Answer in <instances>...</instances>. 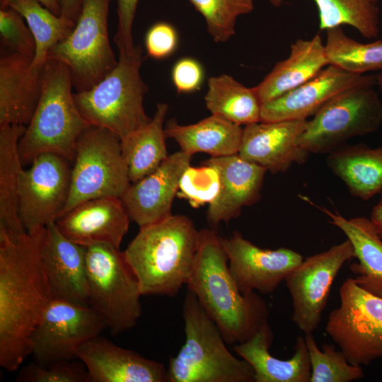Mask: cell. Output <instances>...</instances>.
<instances>
[{
	"label": "cell",
	"instance_id": "1",
	"mask_svg": "<svg viewBox=\"0 0 382 382\" xmlns=\"http://www.w3.org/2000/svg\"><path fill=\"white\" fill-rule=\"evenodd\" d=\"M45 228L0 238V365L18 369L52 299L41 247Z\"/></svg>",
	"mask_w": 382,
	"mask_h": 382
},
{
	"label": "cell",
	"instance_id": "2",
	"mask_svg": "<svg viewBox=\"0 0 382 382\" xmlns=\"http://www.w3.org/2000/svg\"><path fill=\"white\" fill-rule=\"evenodd\" d=\"M221 236L213 229L200 231V243L187 283L226 342L236 345L253 337L268 323L265 301L255 291L242 293L228 268Z\"/></svg>",
	"mask_w": 382,
	"mask_h": 382
},
{
	"label": "cell",
	"instance_id": "3",
	"mask_svg": "<svg viewBox=\"0 0 382 382\" xmlns=\"http://www.w3.org/2000/svg\"><path fill=\"white\" fill-rule=\"evenodd\" d=\"M199 243L200 231L185 215L140 227L123 254L141 295L175 296L187 283Z\"/></svg>",
	"mask_w": 382,
	"mask_h": 382
},
{
	"label": "cell",
	"instance_id": "4",
	"mask_svg": "<svg viewBox=\"0 0 382 382\" xmlns=\"http://www.w3.org/2000/svg\"><path fill=\"white\" fill-rule=\"evenodd\" d=\"M73 86L67 66L56 60L45 62L38 104L18 141L23 166L44 153H54L74 162L77 141L91 125L76 105Z\"/></svg>",
	"mask_w": 382,
	"mask_h": 382
},
{
	"label": "cell",
	"instance_id": "5",
	"mask_svg": "<svg viewBox=\"0 0 382 382\" xmlns=\"http://www.w3.org/2000/svg\"><path fill=\"white\" fill-rule=\"evenodd\" d=\"M183 316L185 341L170 358L168 382H255L252 366L231 353L220 329L189 290Z\"/></svg>",
	"mask_w": 382,
	"mask_h": 382
},
{
	"label": "cell",
	"instance_id": "6",
	"mask_svg": "<svg viewBox=\"0 0 382 382\" xmlns=\"http://www.w3.org/2000/svg\"><path fill=\"white\" fill-rule=\"evenodd\" d=\"M143 50L119 54L115 68L92 88L74 93L76 105L91 125L105 128L122 139L148 125L144 108L148 86L140 74Z\"/></svg>",
	"mask_w": 382,
	"mask_h": 382
},
{
	"label": "cell",
	"instance_id": "7",
	"mask_svg": "<svg viewBox=\"0 0 382 382\" xmlns=\"http://www.w3.org/2000/svg\"><path fill=\"white\" fill-rule=\"evenodd\" d=\"M89 306L117 335L137 323L141 316L138 281L120 248L97 243L87 247Z\"/></svg>",
	"mask_w": 382,
	"mask_h": 382
},
{
	"label": "cell",
	"instance_id": "8",
	"mask_svg": "<svg viewBox=\"0 0 382 382\" xmlns=\"http://www.w3.org/2000/svg\"><path fill=\"white\" fill-rule=\"evenodd\" d=\"M130 185L120 137L105 128L90 125L76 143L69 195L60 217L89 199L121 198Z\"/></svg>",
	"mask_w": 382,
	"mask_h": 382
},
{
	"label": "cell",
	"instance_id": "9",
	"mask_svg": "<svg viewBox=\"0 0 382 382\" xmlns=\"http://www.w3.org/2000/svg\"><path fill=\"white\" fill-rule=\"evenodd\" d=\"M376 84L341 92L308 120L299 144L308 154H329L348 139L378 130L382 125V102Z\"/></svg>",
	"mask_w": 382,
	"mask_h": 382
},
{
	"label": "cell",
	"instance_id": "10",
	"mask_svg": "<svg viewBox=\"0 0 382 382\" xmlns=\"http://www.w3.org/2000/svg\"><path fill=\"white\" fill-rule=\"evenodd\" d=\"M110 1L82 0L73 30L48 53L47 60L67 66L77 92L94 86L117 64L108 30Z\"/></svg>",
	"mask_w": 382,
	"mask_h": 382
},
{
	"label": "cell",
	"instance_id": "11",
	"mask_svg": "<svg viewBox=\"0 0 382 382\" xmlns=\"http://www.w3.org/2000/svg\"><path fill=\"white\" fill-rule=\"evenodd\" d=\"M339 292L340 304L330 313L326 332L352 365L382 358V298L360 287L352 277L343 282Z\"/></svg>",
	"mask_w": 382,
	"mask_h": 382
},
{
	"label": "cell",
	"instance_id": "12",
	"mask_svg": "<svg viewBox=\"0 0 382 382\" xmlns=\"http://www.w3.org/2000/svg\"><path fill=\"white\" fill-rule=\"evenodd\" d=\"M105 328L90 306L53 299L32 334L30 354L40 365L74 360L79 346Z\"/></svg>",
	"mask_w": 382,
	"mask_h": 382
},
{
	"label": "cell",
	"instance_id": "13",
	"mask_svg": "<svg viewBox=\"0 0 382 382\" xmlns=\"http://www.w3.org/2000/svg\"><path fill=\"white\" fill-rule=\"evenodd\" d=\"M71 163L60 155L44 153L22 170L18 212L26 232L45 228L61 216L70 192Z\"/></svg>",
	"mask_w": 382,
	"mask_h": 382
},
{
	"label": "cell",
	"instance_id": "14",
	"mask_svg": "<svg viewBox=\"0 0 382 382\" xmlns=\"http://www.w3.org/2000/svg\"><path fill=\"white\" fill-rule=\"evenodd\" d=\"M354 257L347 239L303 260L284 282L292 301L291 319L304 334L318 328L333 282L343 265Z\"/></svg>",
	"mask_w": 382,
	"mask_h": 382
},
{
	"label": "cell",
	"instance_id": "15",
	"mask_svg": "<svg viewBox=\"0 0 382 382\" xmlns=\"http://www.w3.org/2000/svg\"><path fill=\"white\" fill-rule=\"evenodd\" d=\"M221 239L228 256L230 273L242 293L273 292L303 260L300 253L289 248H261L237 231L230 237Z\"/></svg>",
	"mask_w": 382,
	"mask_h": 382
},
{
	"label": "cell",
	"instance_id": "16",
	"mask_svg": "<svg viewBox=\"0 0 382 382\" xmlns=\"http://www.w3.org/2000/svg\"><path fill=\"white\" fill-rule=\"evenodd\" d=\"M369 83L376 84L375 75L353 74L329 64L303 84L262 103L260 121L306 120L336 95Z\"/></svg>",
	"mask_w": 382,
	"mask_h": 382
},
{
	"label": "cell",
	"instance_id": "17",
	"mask_svg": "<svg viewBox=\"0 0 382 382\" xmlns=\"http://www.w3.org/2000/svg\"><path fill=\"white\" fill-rule=\"evenodd\" d=\"M192 156L181 150L168 155L154 172L127 188L120 199L130 219L139 228L172 215L173 199Z\"/></svg>",
	"mask_w": 382,
	"mask_h": 382
},
{
	"label": "cell",
	"instance_id": "18",
	"mask_svg": "<svg viewBox=\"0 0 382 382\" xmlns=\"http://www.w3.org/2000/svg\"><path fill=\"white\" fill-rule=\"evenodd\" d=\"M307 120L258 122L245 125L238 155L274 174L302 164L308 153L299 144Z\"/></svg>",
	"mask_w": 382,
	"mask_h": 382
},
{
	"label": "cell",
	"instance_id": "19",
	"mask_svg": "<svg viewBox=\"0 0 382 382\" xmlns=\"http://www.w3.org/2000/svg\"><path fill=\"white\" fill-rule=\"evenodd\" d=\"M87 247L65 237L56 222L45 227L41 255L52 299L89 306Z\"/></svg>",
	"mask_w": 382,
	"mask_h": 382
},
{
	"label": "cell",
	"instance_id": "20",
	"mask_svg": "<svg viewBox=\"0 0 382 382\" xmlns=\"http://www.w3.org/2000/svg\"><path fill=\"white\" fill-rule=\"evenodd\" d=\"M76 354L92 382H168L167 369L163 364L100 335L81 345Z\"/></svg>",
	"mask_w": 382,
	"mask_h": 382
},
{
	"label": "cell",
	"instance_id": "21",
	"mask_svg": "<svg viewBox=\"0 0 382 382\" xmlns=\"http://www.w3.org/2000/svg\"><path fill=\"white\" fill-rule=\"evenodd\" d=\"M204 164L214 167L219 175L217 195L207 213L214 230L219 223L238 217L243 207L258 201L267 170L238 154L211 157Z\"/></svg>",
	"mask_w": 382,
	"mask_h": 382
},
{
	"label": "cell",
	"instance_id": "22",
	"mask_svg": "<svg viewBox=\"0 0 382 382\" xmlns=\"http://www.w3.org/2000/svg\"><path fill=\"white\" fill-rule=\"evenodd\" d=\"M130 220L121 199L108 197L76 205L56 224L65 237L77 244L88 247L106 243L120 248Z\"/></svg>",
	"mask_w": 382,
	"mask_h": 382
},
{
	"label": "cell",
	"instance_id": "23",
	"mask_svg": "<svg viewBox=\"0 0 382 382\" xmlns=\"http://www.w3.org/2000/svg\"><path fill=\"white\" fill-rule=\"evenodd\" d=\"M33 58L9 52L0 58V127L27 126L38 104L42 67Z\"/></svg>",
	"mask_w": 382,
	"mask_h": 382
},
{
	"label": "cell",
	"instance_id": "24",
	"mask_svg": "<svg viewBox=\"0 0 382 382\" xmlns=\"http://www.w3.org/2000/svg\"><path fill=\"white\" fill-rule=\"evenodd\" d=\"M272 340L267 323L250 340L233 345L236 353L253 369L255 382H310L311 367L304 337H298L294 354L286 360L270 353Z\"/></svg>",
	"mask_w": 382,
	"mask_h": 382
},
{
	"label": "cell",
	"instance_id": "25",
	"mask_svg": "<svg viewBox=\"0 0 382 382\" xmlns=\"http://www.w3.org/2000/svg\"><path fill=\"white\" fill-rule=\"evenodd\" d=\"M303 199L323 212L330 219L329 222L340 228L352 243L354 257L358 260L349 267L355 275V282L368 292L382 298V239L370 219H347L314 204L306 197Z\"/></svg>",
	"mask_w": 382,
	"mask_h": 382
},
{
	"label": "cell",
	"instance_id": "26",
	"mask_svg": "<svg viewBox=\"0 0 382 382\" xmlns=\"http://www.w3.org/2000/svg\"><path fill=\"white\" fill-rule=\"evenodd\" d=\"M290 48L289 56L277 62L255 86L262 103L303 84L330 64L325 44L318 34L310 40L298 39Z\"/></svg>",
	"mask_w": 382,
	"mask_h": 382
},
{
	"label": "cell",
	"instance_id": "27",
	"mask_svg": "<svg viewBox=\"0 0 382 382\" xmlns=\"http://www.w3.org/2000/svg\"><path fill=\"white\" fill-rule=\"evenodd\" d=\"M166 137L175 140L180 150L191 154L202 152L212 157L238 154L243 128L226 119L212 114L195 124L182 125L175 118L165 125Z\"/></svg>",
	"mask_w": 382,
	"mask_h": 382
},
{
	"label": "cell",
	"instance_id": "28",
	"mask_svg": "<svg viewBox=\"0 0 382 382\" xmlns=\"http://www.w3.org/2000/svg\"><path fill=\"white\" fill-rule=\"evenodd\" d=\"M326 163L354 197L369 200L382 192V146H342L328 154Z\"/></svg>",
	"mask_w": 382,
	"mask_h": 382
},
{
	"label": "cell",
	"instance_id": "29",
	"mask_svg": "<svg viewBox=\"0 0 382 382\" xmlns=\"http://www.w3.org/2000/svg\"><path fill=\"white\" fill-rule=\"evenodd\" d=\"M26 127H0V238L22 234L25 230L18 212V187L23 168L18 141Z\"/></svg>",
	"mask_w": 382,
	"mask_h": 382
},
{
	"label": "cell",
	"instance_id": "30",
	"mask_svg": "<svg viewBox=\"0 0 382 382\" xmlns=\"http://www.w3.org/2000/svg\"><path fill=\"white\" fill-rule=\"evenodd\" d=\"M168 105L158 103L150 122L121 139L131 183L154 172L168 156L164 120Z\"/></svg>",
	"mask_w": 382,
	"mask_h": 382
},
{
	"label": "cell",
	"instance_id": "31",
	"mask_svg": "<svg viewBox=\"0 0 382 382\" xmlns=\"http://www.w3.org/2000/svg\"><path fill=\"white\" fill-rule=\"evenodd\" d=\"M204 101L212 114L238 125L260 122L262 103L255 88H248L231 76L210 77Z\"/></svg>",
	"mask_w": 382,
	"mask_h": 382
},
{
	"label": "cell",
	"instance_id": "32",
	"mask_svg": "<svg viewBox=\"0 0 382 382\" xmlns=\"http://www.w3.org/2000/svg\"><path fill=\"white\" fill-rule=\"evenodd\" d=\"M317 6L320 30L342 25L352 26L366 39L376 38L380 33V0H313ZM274 6L283 0H268Z\"/></svg>",
	"mask_w": 382,
	"mask_h": 382
},
{
	"label": "cell",
	"instance_id": "33",
	"mask_svg": "<svg viewBox=\"0 0 382 382\" xmlns=\"http://www.w3.org/2000/svg\"><path fill=\"white\" fill-rule=\"evenodd\" d=\"M8 7L23 17L33 35L35 52L32 64L36 67L44 66L49 52L66 39L75 26L74 22L53 13L37 0H13Z\"/></svg>",
	"mask_w": 382,
	"mask_h": 382
},
{
	"label": "cell",
	"instance_id": "34",
	"mask_svg": "<svg viewBox=\"0 0 382 382\" xmlns=\"http://www.w3.org/2000/svg\"><path fill=\"white\" fill-rule=\"evenodd\" d=\"M325 47L330 64L357 74L382 71V40L360 42L336 27L326 30Z\"/></svg>",
	"mask_w": 382,
	"mask_h": 382
},
{
	"label": "cell",
	"instance_id": "35",
	"mask_svg": "<svg viewBox=\"0 0 382 382\" xmlns=\"http://www.w3.org/2000/svg\"><path fill=\"white\" fill-rule=\"evenodd\" d=\"M304 338L311 367L310 382H349L364 376L361 366L351 364L334 345L324 344L320 349L312 333Z\"/></svg>",
	"mask_w": 382,
	"mask_h": 382
},
{
	"label": "cell",
	"instance_id": "36",
	"mask_svg": "<svg viewBox=\"0 0 382 382\" xmlns=\"http://www.w3.org/2000/svg\"><path fill=\"white\" fill-rule=\"evenodd\" d=\"M204 17L215 42H227L235 33L237 19L254 9L253 0H190Z\"/></svg>",
	"mask_w": 382,
	"mask_h": 382
},
{
	"label": "cell",
	"instance_id": "37",
	"mask_svg": "<svg viewBox=\"0 0 382 382\" xmlns=\"http://www.w3.org/2000/svg\"><path fill=\"white\" fill-rule=\"evenodd\" d=\"M18 381L25 382H90L89 373L81 362L62 361L47 365L36 362L24 367L17 377Z\"/></svg>",
	"mask_w": 382,
	"mask_h": 382
},
{
	"label": "cell",
	"instance_id": "38",
	"mask_svg": "<svg viewBox=\"0 0 382 382\" xmlns=\"http://www.w3.org/2000/svg\"><path fill=\"white\" fill-rule=\"evenodd\" d=\"M219 175L216 169L204 164L202 168L190 166L184 173L180 183L181 194L190 203L197 207L211 203L219 189Z\"/></svg>",
	"mask_w": 382,
	"mask_h": 382
},
{
	"label": "cell",
	"instance_id": "39",
	"mask_svg": "<svg viewBox=\"0 0 382 382\" xmlns=\"http://www.w3.org/2000/svg\"><path fill=\"white\" fill-rule=\"evenodd\" d=\"M23 17L11 7L0 9V36L1 44L9 52L33 59L35 42Z\"/></svg>",
	"mask_w": 382,
	"mask_h": 382
},
{
	"label": "cell",
	"instance_id": "40",
	"mask_svg": "<svg viewBox=\"0 0 382 382\" xmlns=\"http://www.w3.org/2000/svg\"><path fill=\"white\" fill-rule=\"evenodd\" d=\"M178 45L176 30L170 24L160 22L152 25L145 36L147 54L156 59H164L175 50Z\"/></svg>",
	"mask_w": 382,
	"mask_h": 382
},
{
	"label": "cell",
	"instance_id": "41",
	"mask_svg": "<svg viewBox=\"0 0 382 382\" xmlns=\"http://www.w3.org/2000/svg\"><path fill=\"white\" fill-rule=\"evenodd\" d=\"M118 24L114 37L119 54H131L134 50L132 25L139 0H116Z\"/></svg>",
	"mask_w": 382,
	"mask_h": 382
},
{
	"label": "cell",
	"instance_id": "42",
	"mask_svg": "<svg viewBox=\"0 0 382 382\" xmlns=\"http://www.w3.org/2000/svg\"><path fill=\"white\" fill-rule=\"evenodd\" d=\"M171 77L178 93H192L200 88L204 79V70L198 61L185 57L174 64Z\"/></svg>",
	"mask_w": 382,
	"mask_h": 382
},
{
	"label": "cell",
	"instance_id": "43",
	"mask_svg": "<svg viewBox=\"0 0 382 382\" xmlns=\"http://www.w3.org/2000/svg\"><path fill=\"white\" fill-rule=\"evenodd\" d=\"M82 0H59L60 16L76 23Z\"/></svg>",
	"mask_w": 382,
	"mask_h": 382
},
{
	"label": "cell",
	"instance_id": "44",
	"mask_svg": "<svg viewBox=\"0 0 382 382\" xmlns=\"http://www.w3.org/2000/svg\"><path fill=\"white\" fill-rule=\"evenodd\" d=\"M370 220L372 222L377 233L382 239V198L373 207Z\"/></svg>",
	"mask_w": 382,
	"mask_h": 382
},
{
	"label": "cell",
	"instance_id": "45",
	"mask_svg": "<svg viewBox=\"0 0 382 382\" xmlns=\"http://www.w3.org/2000/svg\"><path fill=\"white\" fill-rule=\"evenodd\" d=\"M13 0H0V8H5L9 6V4ZM42 6L52 11L53 13L60 16L59 0H37Z\"/></svg>",
	"mask_w": 382,
	"mask_h": 382
},
{
	"label": "cell",
	"instance_id": "46",
	"mask_svg": "<svg viewBox=\"0 0 382 382\" xmlns=\"http://www.w3.org/2000/svg\"><path fill=\"white\" fill-rule=\"evenodd\" d=\"M375 78H376V85L382 91V71H380L377 74H376Z\"/></svg>",
	"mask_w": 382,
	"mask_h": 382
}]
</instances>
